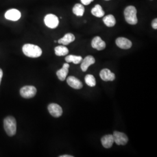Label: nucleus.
I'll return each mask as SVG.
<instances>
[{"mask_svg": "<svg viewBox=\"0 0 157 157\" xmlns=\"http://www.w3.org/2000/svg\"><path fill=\"white\" fill-rule=\"evenodd\" d=\"M125 20L130 25H135L137 23V10L134 6H128L124 11Z\"/></svg>", "mask_w": 157, "mask_h": 157, "instance_id": "obj_3", "label": "nucleus"}, {"mask_svg": "<svg viewBox=\"0 0 157 157\" xmlns=\"http://www.w3.org/2000/svg\"><path fill=\"white\" fill-rule=\"evenodd\" d=\"M100 76L101 79L104 81H113L115 78V75L113 73L111 72L108 69H104L101 70Z\"/></svg>", "mask_w": 157, "mask_h": 157, "instance_id": "obj_12", "label": "nucleus"}, {"mask_svg": "<svg viewBox=\"0 0 157 157\" xmlns=\"http://www.w3.org/2000/svg\"><path fill=\"white\" fill-rule=\"evenodd\" d=\"M101 141L102 145L106 148H111L114 143L113 137L112 135H107L103 136L101 138Z\"/></svg>", "mask_w": 157, "mask_h": 157, "instance_id": "obj_15", "label": "nucleus"}, {"mask_svg": "<svg viewBox=\"0 0 157 157\" xmlns=\"http://www.w3.org/2000/svg\"><path fill=\"white\" fill-rule=\"evenodd\" d=\"M69 65L67 63H65L63 65L62 68L56 72L57 77L61 81H63L66 79L67 76L69 72Z\"/></svg>", "mask_w": 157, "mask_h": 157, "instance_id": "obj_14", "label": "nucleus"}, {"mask_svg": "<svg viewBox=\"0 0 157 157\" xmlns=\"http://www.w3.org/2000/svg\"><path fill=\"white\" fill-rule=\"evenodd\" d=\"M152 27V28L154 29H157V18L154 19L151 23Z\"/></svg>", "mask_w": 157, "mask_h": 157, "instance_id": "obj_24", "label": "nucleus"}, {"mask_svg": "<svg viewBox=\"0 0 157 157\" xmlns=\"http://www.w3.org/2000/svg\"><path fill=\"white\" fill-rule=\"evenodd\" d=\"M94 58L91 56H88L85 57L84 59L82 60V63L80 65L81 69L83 72H86L90 65L94 64L95 63Z\"/></svg>", "mask_w": 157, "mask_h": 157, "instance_id": "obj_13", "label": "nucleus"}, {"mask_svg": "<svg viewBox=\"0 0 157 157\" xmlns=\"http://www.w3.org/2000/svg\"><path fill=\"white\" fill-rule=\"evenodd\" d=\"M59 157H73V156L72 155H61L59 156Z\"/></svg>", "mask_w": 157, "mask_h": 157, "instance_id": "obj_26", "label": "nucleus"}, {"mask_svg": "<svg viewBox=\"0 0 157 157\" xmlns=\"http://www.w3.org/2000/svg\"><path fill=\"white\" fill-rule=\"evenodd\" d=\"M69 53V50L64 45H59L55 48V54L57 56H65Z\"/></svg>", "mask_w": 157, "mask_h": 157, "instance_id": "obj_17", "label": "nucleus"}, {"mask_svg": "<svg viewBox=\"0 0 157 157\" xmlns=\"http://www.w3.org/2000/svg\"><path fill=\"white\" fill-rule=\"evenodd\" d=\"M83 58L81 56H77L74 55H70L65 58V61L67 63L73 62L75 64H78L82 62Z\"/></svg>", "mask_w": 157, "mask_h": 157, "instance_id": "obj_21", "label": "nucleus"}, {"mask_svg": "<svg viewBox=\"0 0 157 157\" xmlns=\"http://www.w3.org/2000/svg\"><path fill=\"white\" fill-rule=\"evenodd\" d=\"M67 84L75 89H80L83 87V83L78 78L74 76H69L67 78Z\"/></svg>", "mask_w": 157, "mask_h": 157, "instance_id": "obj_11", "label": "nucleus"}, {"mask_svg": "<svg viewBox=\"0 0 157 157\" xmlns=\"http://www.w3.org/2000/svg\"><path fill=\"white\" fill-rule=\"evenodd\" d=\"M103 22L108 27H113L116 24V19L112 15H108L103 18Z\"/></svg>", "mask_w": 157, "mask_h": 157, "instance_id": "obj_18", "label": "nucleus"}, {"mask_svg": "<svg viewBox=\"0 0 157 157\" xmlns=\"http://www.w3.org/2000/svg\"><path fill=\"white\" fill-rule=\"evenodd\" d=\"M91 13L96 17H104L105 12L104 11V10H102V7L100 5L97 4L96 6L91 10Z\"/></svg>", "mask_w": 157, "mask_h": 157, "instance_id": "obj_19", "label": "nucleus"}, {"mask_svg": "<svg viewBox=\"0 0 157 157\" xmlns=\"http://www.w3.org/2000/svg\"><path fill=\"white\" fill-rule=\"evenodd\" d=\"M91 46L93 48L98 51L103 50L106 47L105 43L99 36L95 37L91 41Z\"/></svg>", "mask_w": 157, "mask_h": 157, "instance_id": "obj_10", "label": "nucleus"}, {"mask_svg": "<svg viewBox=\"0 0 157 157\" xmlns=\"http://www.w3.org/2000/svg\"><path fill=\"white\" fill-rule=\"evenodd\" d=\"M116 44L120 48L128 50L132 47V43L129 39L124 37H119L116 40Z\"/></svg>", "mask_w": 157, "mask_h": 157, "instance_id": "obj_9", "label": "nucleus"}, {"mask_svg": "<svg viewBox=\"0 0 157 157\" xmlns=\"http://www.w3.org/2000/svg\"><path fill=\"white\" fill-rule=\"evenodd\" d=\"M48 110L51 115L55 118H59L62 115L63 113L61 107L55 103L50 104L48 106Z\"/></svg>", "mask_w": 157, "mask_h": 157, "instance_id": "obj_7", "label": "nucleus"}, {"mask_svg": "<svg viewBox=\"0 0 157 157\" xmlns=\"http://www.w3.org/2000/svg\"><path fill=\"white\" fill-rule=\"evenodd\" d=\"M75 40V37L72 33L66 34L62 38L58 41V43L63 45H67L72 43Z\"/></svg>", "mask_w": 157, "mask_h": 157, "instance_id": "obj_16", "label": "nucleus"}, {"mask_svg": "<svg viewBox=\"0 0 157 157\" xmlns=\"http://www.w3.org/2000/svg\"><path fill=\"white\" fill-rule=\"evenodd\" d=\"M113 137L114 142L119 146H124L128 142V137L124 133L115 131L113 132Z\"/></svg>", "mask_w": 157, "mask_h": 157, "instance_id": "obj_6", "label": "nucleus"}, {"mask_svg": "<svg viewBox=\"0 0 157 157\" xmlns=\"http://www.w3.org/2000/svg\"><path fill=\"white\" fill-rule=\"evenodd\" d=\"M37 93V89L33 86H26L20 90L21 95L25 98H30L34 97Z\"/></svg>", "mask_w": 157, "mask_h": 157, "instance_id": "obj_4", "label": "nucleus"}, {"mask_svg": "<svg viewBox=\"0 0 157 157\" xmlns=\"http://www.w3.org/2000/svg\"><path fill=\"white\" fill-rule=\"evenodd\" d=\"M84 80L86 83L90 87H94L96 84L95 78L92 75H87L84 78Z\"/></svg>", "mask_w": 157, "mask_h": 157, "instance_id": "obj_22", "label": "nucleus"}, {"mask_svg": "<svg viewBox=\"0 0 157 157\" xmlns=\"http://www.w3.org/2000/svg\"><path fill=\"white\" fill-rule=\"evenodd\" d=\"M21 17V12L17 9H11L6 12L5 13V17L7 20L17 21Z\"/></svg>", "mask_w": 157, "mask_h": 157, "instance_id": "obj_8", "label": "nucleus"}, {"mask_svg": "<svg viewBox=\"0 0 157 157\" xmlns=\"http://www.w3.org/2000/svg\"><path fill=\"white\" fill-rule=\"evenodd\" d=\"M73 13L78 17H82L84 15V6L80 4H76L73 6Z\"/></svg>", "mask_w": 157, "mask_h": 157, "instance_id": "obj_20", "label": "nucleus"}, {"mask_svg": "<svg viewBox=\"0 0 157 157\" xmlns=\"http://www.w3.org/2000/svg\"><path fill=\"white\" fill-rule=\"evenodd\" d=\"M4 128L6 134L9 136H13L17 132V121L14 117H7L4 120Z\"/></svg>", "mask_w": 157, "mask_h": 157, "instance_id": "obj_2", "label": "nucleus"}, {"mask_svg": "<svg viewBox=\"0 0 157 157\" xmlns=\"http://www.w3.org/2000/svg\"><path fill=\"white\" fill-rule=\"evenodd\" d=\"M105 1H109V0H105Z\"/></svg>", "mask_w": 157, "mask_h": 157, "instance_id": "obj_27", "label": "nucleus"}, {"mask_svg": "<svg viewBox=\"0 0 157 157\" xmlns=\"http://www.w3.org/2000/svg\"><path fill=\"white\" fill-rule=\"evenodd\" d=\"M45 25L49 28L55 29L59 25V19L54 14H48L44 17Z\"/></svg>", "mask_w": 157, "mask_h": 157, "instance_id": "obj_5", "label": "nucleus"}, {"mask_svg": "<svg viewBox=\"0 0 157 157\" xmlns=\"http://www.w3.org/2000/svg\"><path fill=\"white\" fill-rule=\"evenodd\" d=\"M2 76H3V71L0 68V84H1V79H2Z\"/></svg>", "mask_w": 157, "mask_h": 157, "instance_id": "obj_25", "label": "nucleus"}, {"mask_svg": "<svg viewBox=\"0 0 157 157\" xmlns=\"http://www.w3.org/2000/svg\"><path fill=\"white\" fill-rule=\"evenodd\" d=\"M94 0H81V2L82 4H83L84 6H88Z\"/></svg>", "mask_w": 157, "mask_h": 157, "instance_id": "obj_23", "label": "nucleus"}, {"mask_svg": "<svg viewBox=\"0 0 157 157\" xmlns=\"http://www.w3.org/2000/svg\"><path fill=\"white\" fill-rule=\"evenodd\" d=\"M23 54L30 58H38L41 56L42 50L37 45L26 44L23 46Z\"/></svg>", "mask_w": 157, "mask_h": 157, "instance_id": "obj_1", "label": "nucleus"}]
</instances>
